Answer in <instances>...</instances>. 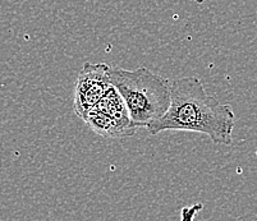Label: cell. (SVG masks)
Instances as JSON below:
<instances>
[{
	"mask_svg": "<svg viewBox=\"0 0 257 221\" xmlns=\"http://www.w3.org/2000/svg\"><path fill=\"white\" fill-rule=\"evenodd\" d=\"M170 106L160 119L147 127L150 134L165 131L195 132L209 136L215 145H230L235 115L232 106L221 104L206 92L196 77H183L170 83Z\"/></svg>",
	"mask_w": 257,
	"mask_h": 221,
	"instance_id": "cell-1",
	"label": "cell"
},
{
	"mask_svg": "<svg viewBox=\"0 0 257 221\" xmlns=\"http://www.w3.org/2000/svg\"><path fill=\"white\" fill-rule=\"evenodd\" d=\"M109 78L124 100L132 123L137 128H147L169 109L170 83L150 69L140 67L127 71L113 67Z\"/></svg>",
	"mask_w": 257,
	"mask_h": 221,
	"instance_id": "cell-2",
	"label": "cell"
},
{
	"mask_svg": "<svg viewBox=\"0 0 257 221\" xmlns=\"http://www.w3.org/2000/svg\"><path fill=\"white\" fill-rule=\"evenodd\" d=\"M110 67L105 63L86 62L74 86V111L81 118L86 111L97 105L109 88Z\"/></svg>",
	"mask_w": 257,
	"mask_h": 221,
	"instance_id": "cell-3",
	"label": "cell"
},
{
	"mask_svg": "<svg viewBox=\"0 0 257 221\" xmlns=\"http://www.w3.org/2000/svg\"><path fill=\"white\" fill-rule=\"evenodd\" d=\"M95 108H97L100 111L110 116L111 119L115 120L123 128L131 131L132 133H136L137 127L132 123L124 100H123L121 95L119 94V91L113 85L109 86L104 96L97 102V105Z\"/></svg>",
	"mask_w": 257,
	"mask_h": 221,
	"instance_id": "cell-4",
	"label": "cell"
},
{
	"mask_svg": "<svg viewBox=\"0 0 257 221\" xmlns=\"http://www.w3.org/2000/svg\"><path fill=\"white\" fill-rule=\"evenodd\" d=\"M81 118L95 133L104 138H125L135 134L119 125L115 120L111 119L110 116L100 111L97 108H92L91 110L86 111Z\"/></svg>",
	"mask_w": 257,
	"mask_h": 221,
	"instance_id": "cell-5",
	"label": "cell"
},
{
	"mask_svg": "<svg viewBox=\"0 0 257 221\" xmlns=\"http://www.w3.org/2000/svg\"><path fill=\"white\" fill-rule=\"evenodd\" d=\"M204 208L202 203H195L191 206H184L181 210V221H195L196 215Z\"/></svg>",
	"mask_w": 257,
	"mask_h": 221,
	"instance_id": "cell-6",
	"label": "cell"
},
{
	"mask_svg": "<svg viewBox=\"0 0 257 221\" xmlns=\"http://www.w3.org/2000/svg\"><path fill=\"white\" fill-rule=\"evenodd\" d=\"M204 2H205V0H196V3H198V4H202Z\"/></svg>",
	"mask_w": 257,
	"mask_h": 221,
	"instance_id": "cell-7",
	"label": "cell"
}]
</instances>
